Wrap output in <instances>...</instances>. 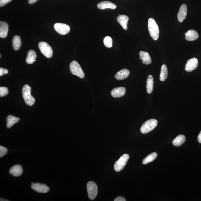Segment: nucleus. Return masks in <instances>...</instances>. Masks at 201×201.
Masks as SVG:
<instances>
[{"instance_id":"f257e3e1","label":"nucleus","mask_w":201,"mask_h":201,"mask_svg":"<svg viewBox=\"0 0 201 201\" xmlns=\"http://www.w3.org/2000/svg\"><path fill=\"white\" fill-rule=\"evenodd\" d=\"M148 28L152 39L157 40L159 37V30L157 23L153 18H150L148 20Z\"/></svg>"},{"instance_id":"f03ea898","label":"nucleus","mask_w":201,"mask_h":201,"mask_svg":"<svg viewBox=\"0 0 201 201\" xmlns=\"http://www.w3.org/2000/svg\"><path fill=\"white\" fill-rule=\"evenodd\" d=\"M22 95L26 104L31 106L35 102V99L31 95V88L29 85H25L22 89Z\"/></svg>"},{"instance_id":"7ed1b4c3","label":"nucleus","mask_w":201,"mask_h":201,"mask_svg":"<svg viewBox=\"0 0 201 201\" xmlns=\"http://www.w3.org/2000/svg\"><path fill=\"white\" fill-rule=\"evenodd\" d=\"M157 124L158 121L156 119H149L142 125L141 128V132L143 134L149 133L155 128Z\"/></svg>"},{"instance_id":"20e7f679","label":"nucleus","mask_w":201,"mask_h":201,"mask_svg":"<svg viewBox=\"0 0 201 201\" xmlns=\"http://www.w3.org/2000/svg\"><path fill=\"white\" fill-rule=\"evenodd\" d=\"M70 70L73 75L82 79L85 76L84 73L80 65L76 61H73L70 65Z\"/></svg>"},{"instance_id":"39448f33","label":"nucleus","mask_w":201,"mask_h":201,"mask_svg":"<svg viewBox=\"0 0 201 201\" xmlns=\"http://www.w3.org/2000/svg\"><path fill=\"white\" fill-rule=\"evenodd\" d=\"M129 156L127 154H124L115 162L114 165L115 171L118 172L121 171L124 168L129 159Z\"/></svg>"},{"instance_id":"423d86ee","label":"nucleus","mask_w":201,"mask_h":201,"mask_svg":"<svg viewBox=\"0 0 201 201\" xmlns=\"http://www.w3.org/2000/svg\"><path fill=\"white\" fill-rule=\"evenodd\" d=\"M38 47L41 52L46 58H50L52 57L53 50L49 44L45 42H40L38 44Z\"/></svg>"},{"instance_id":"0eeeda50","label":"nucleus","mask_w":201,"mask_h":201,"mask_svg":"<svg viewBox=\"0 0 201 201\" xmlns=\"http://www.w3.org/2000/svg\"><path fill=\"white\" fill-rule=\"evenodd\" d=\"M87 188L89 198L91 200H94L98 193L97 184L94 182H89L87 184Z\"/></svg>"},{"instance_id":"6e6552de","label":"nucleus","mask_w":201,"mask_h":201,"mask_svg":"<svg viewBox=\"0 0 201 201\" xmlns=\"http://www.w3.org/2000/svg\"><path fill=\"white\" fill-rule=\"evenodd\" d=\"M54 28L58 33L62 35L68 34L70 31V26L65 24L56 23L54 24Z\"/></svg>"},{"instance_id":"1a4fd4ad","label":"nucleus","mask_w":201,"mask_h":201,"mask_svg":"<svg viewBox=\"0 0 201 201\" xmlns=\"http://www.w3.org/2000/svg\"><path fill=\"white\" fill-rule=\"evenodd\" d=\"M198 64V60L196 58L190 59L186 63L185 68V70L187 72H192L197 68Z\"/></svg>"},{"instance_id":"9d476101","label":"nucleus","mask_w":201,"mask_h":201,"mask_svg":"<svg viewBox=\"0 0 201 201\" xmlns=\"http://www.w3.org/2000/svg\"><path fill=\"white\" fill-rule=\"evenodd\" d=\"M31 188L32 190L40 193H46L50 190L49 188L46 185L40 183L32 184Z\"/></svg>"},{"instance_id":"9b49d317","label":"nucleus","mask_w":201,"mask_h":201,"mask_svg":"<svg viewBox=\"0 0 201 201\" xmlns=\"http://www.w3.org/2000/svg\"><path fill=\"white\" fill-rule=\"evenodd\" d=\"M98 8L101 10H105L107 9H115L117 6L114 4L109 1H105L101 2L97 5Z\"/></svg>"},{"instance_id":"f8f14e48","label":"nucleus","mask_w":201,"mask_h":201,"mask_svg":"<svg viewBox=\"0 0 201 201\" xmlns=\"http://www.w3.org/2000/svg\"><path fill=\"white\" fill-rule=\"evenodd\" d=\"M187 7L185 4H182L180 8L177 17L178 21L182 22L185 19L187 14Z\"/></svg>"},{"instance_id":"ddd939ff","label":"nucleus","mask_w":201,"mask_h":201,"mask_svg":"<svg viewBox=\"0 0 201 201\" xmlns=\"http://www.w3.org/2000/svg\"><path fill=\"white\" fill-rule=\"evenodd\" d=\"M126 92V89L124 87H119L113 89L111 91V95L114 98H119L123 96Z\"/></svg>"},{"instance_id":"4468645a","label":"nucleus","mask_w":201,"mask_h":201,"mask_svg":"<svg viewBox=\"0 0 201 201\" xmlns=\"http://www.w3.org/2000/svg\"><path fill=\"white\" fill-rule=\"evenodd\" d=\"M140 59L144 64L149 65L152 62V59L150 55L148 52L141 51L139 52Z\"/></svg>"},{"instance_id":"2eb2a0df","label":"nucleus","mask_w":201,"mask_h":201,"mask_svg":"<svg viewBox=\"0 0 201 201\" xmlns=\"http://www.w3.org/2000/svg\"><path fill=\"white\" fill-rule=\"evenodd\" d=\"M8 25L6 22L3 21L0 22V37L5 38L8 35Z\"/></svg>"},{"instance_id":"dca6fc26","label":"nucleus","mask_w":201,"mask_h":201,"mask_svg":"<svg viewBox=\"0 0 201 201\" xmlns=\"http://www.w3.org/2000/svg\"><path fill=\"white\" fill-rule=\"evenodd\" d=\"M23 172L22 166L20 165H16L12 167L9 170V173L14 176H19Z\"/></svg>"},{"instance_id":"f3484780","label":"nucleus","mask_w":201,"mask_h":201,"mask_svg":"<svg viewBox=\"0 0 201 201\" xmlns=\"http://www.w3.org/2000/svg\"><path fill=\"white\" fill-rule=\"evenodd\" d=\"M130 71L126 69H124L118 72L115 75V78L117 80H122L128 77Z\"/></svg>"},{"instance_id":"a211bd4d","label":"nucleus","mask_w":201,"mask_h":201,"mask_svg":"<svg viewBox=\"0 0 201 201\" xmlns=\"http://www.w3.org/2000/svg\"><path fill=\"white\" fill-rule=\"evenodd\" d=\"M129 20V18L125 15H119L117 18V21L122 26L124 29L127 30L128 29L127 24Z\"/></svg>"},{"instance_id":"6ab92c4d","label":"nucleus","mask_w":201,"mask_h":201,"mask_svg":"<svg viewBox=\"0 0 201 201\" xmlns=\"http://www.w3.org/2000/svg\"><path fill=\"white\" fill-rule=\"evenodd\" d=\"M185 38L186 40L192 41L196 40L198 38V34L195 30H190L186 32L185 34Z\"/></svg>"},{"instance_id":"aec40b11","label":"nucleus","mask_w":201,"mask_h":201,"mask_svg":"<svg viewBox=\"0 0 201 201\" xmlns=\"http://www.w3.org/2000/svg\"><path fill=\"white\" fill-rule=\"evenodd\" d=\"M20 120L19 118L12 116L11 115H9L7 119V128H10L14 125L18 123Z\"/></svg>"},{"instance_id":"412c9836","label":"nucleus","mask_w":201,"mask_h":201,"mask_svg":"<svg viewBox=\"0 0 201 201\" xmlns=\"http://www.w3.org/2000/svg\"><path fill=\"white\" fill-rule=\"evenodd\" d=\"M154 78L151 75L148 76L147 81V91L148 94H151L154 87Z\"/></svg>"},{"instance_id":"4be33fe9","label":"nucleus","mask_w":201,"mask_h":201,"mask_svg":"<svg viewBox=\"0 0 201 201\" xmlns=\"http://www.w3.org/2000/svg\"><path fill=\"white\" fill-rule=\"evenodd\" d=\"M185 141L186 137L185 136L180 135L178 136L173 140L172 143L174 146H176V147H179L183 144Z\"/></svg>"},{"instance_id":"5701e85b","label":"nucleus","mask_w":201,"mask_h":201,"mask_svg":"<svg viewBox=\"0 0 201 201\" xmlns=\"http://www.w3.org/2000/svg\"><path fill=\"white\" fill-rule=\"evenodd\" d=\"M21 46V41L19 36H15L13 39V49L16 51L20 49Z\"/></svg>"},{"instance_id":"b1692460","label":"nucleus","mask_w":201,"mask_h":201,"mask_svg":"<svg viewBox=\"0 0 201 201\" xmlns=\"http://www.w3.org/2000/svg\"><path fill=\"white\" fill-rule=\"evenodd\" d=\"M36 58V54L33 50H30L28 53L26 62L28 64H33Z\"/></svg>"},{"instance_id":"393cba45","label":"nucleus","mask_w":201,"mask_h":201,"mask_svg":"<svg viewBox=\"0 0 201 201\" xmlns=\"http://www.w3.org/2000/svg\"><path fill=\"white\" fill-rule=\"evenodd\" d=\"M168 71L167 66L165 64L162 65L161 67V74L160 75V80L162 82L165 81L167 78Z\"/></svg>"},{"instance_id":"a878e982","label":"nucleus","mask_w":201,"mask_h":201,"mask_svg":"<svg viewBox=\"0 0 201 201\" xmlns=\"http://www.w3.org/2000/svg\"><path fill=\"white\" fill-rule=\"evenodd\" d=\"M157 154L156 152H153V153L149 154L143 159V164H146L154 161L157 157Z\"/></svg>"},{"instance_id":"bb28decb","label":"nucleus","mask_w":201,"mask_h":201,"mask_svg":"<svg viewBox=\"0 0 201 201\" xmlns=\"http://www.w3.org/2000/svg\"><path fill=\"white\" fill-rule=\"evenodd\" d=\"M103 43L107 47L110 48L113 46V40L110 36H107L103 40Z\"/></svg>"},{"instance_id":"cd10ccee","label":"nucleus","mask_w":201,"mask_h":201,"mask_svg":"<svg viewBox=\"0 0 201 201\" xmlns=\"http://www.w3.org/2000/svg\"><path fill=\"white\" fill-rule=\"evenodd\" d=\"M8 89L5 87H0V96L3 97L6 96L8 94Z\"/></svg>"},{"instance_id":"c85d7f7f","label":"nucleus","mask_w":201,"mask_h":201,"mask_svg":"<svg viewBox=\"0 0 201 201\" xmlns=\"http://www.w3.org/2000/svg\"><path fill=\"white\" fill-rule=\"evenodd\" d=\"M7 152V149L5 147L3 146H0V157H3L5 156Z\"/></svg>"},{"instance_id":"c756f323","label":"nucleus","mask_w":201,"mask_h":201,"mask_svg":"<svg viewBox=\"0 0 201 201\" xmlns=\"http://www.w3.org/2000/svg\"><path fill=\"white\" fill-rule=\"evenodd\" d=\"M8 71L7 69L0 68V76H2L3 75L7 74Z\"/></svg>"},{"instance_id":"7c9ffc66","label":"nucleus","mask_w":201,"mask_h":201,"mask_svg":"<svg viewBox=\"0 0 201 201\" xmlns=\"http://www.w3.org/2000/svg\"><path fill=\"white\" fill-rule=\"evenodd\" d=\"M11 1L12 0H1L0 1V7H3Z\"/></svg>"},{"instance_id":"2f4dec72","label":"nucleus","mask_w":201,"mask_h":201,"mask_svg":"<svg viewBox=\"0 0 201 201\" xmlns=\"http://www.w3.org/2000/svg\"><path fill=\"white\" fill-rule=\"evenodd\" d=\"M114 201H126L125 199L122 197L119 196L115 199Z\"/></svg>"},{"instance_id":"473e14b6","label":"nucleus","mask_w":201,"mask_h":201,"mask_svg":"<svg viewBox=\"0 0 201 201\" xmlns=\"http://www.w3.org/2000/svg\"><path fill=\"white\" fill-rule=\"evenodd\" d=\"M38 1V0H28V3L30 4H33L34 3H35L36 2Z\"/></svg>"},{"instance_id":"72a5a7b5","label":"nucleus","mask_w":201,"mask_h":201,"mask_svg":"<svg viewBox=\"0 0 201 201\" xmlns=\"http://www.w3.org/2000/svg\"><path fill=\"white\" fill-rule=\"evenodd\" d=\"M198 142L201 143V131L198 136Z\"/></svg>"},{"instance_id":"f704fd0d","label":"nucleus","mask_w":201,"mask_h":201,"mask_svg":"<svg viewBox=\"0 0 201 201\" xmlns=\"http://www.w3.org/2000/svg\"><path fill=\"white\" fill-rule=\"evenodd\" d=\"M1 200V201H7V200H5V199H3V198H1V200Z\"/></svg>"},{"instance_id":"c9c22d12","label":"nucleus","mask_w":201,"mask_h":201,"mask_svg":"<svg viewBox=\"0 0 201 201\" xmlns=\"http://www.w3.org/2000/svg\"><path fill=\"white\" fill-rule=\"evenodd\" d=\"M34 184V183H32L31 185H32V184Z\"/></svg>"}]
</instances>
